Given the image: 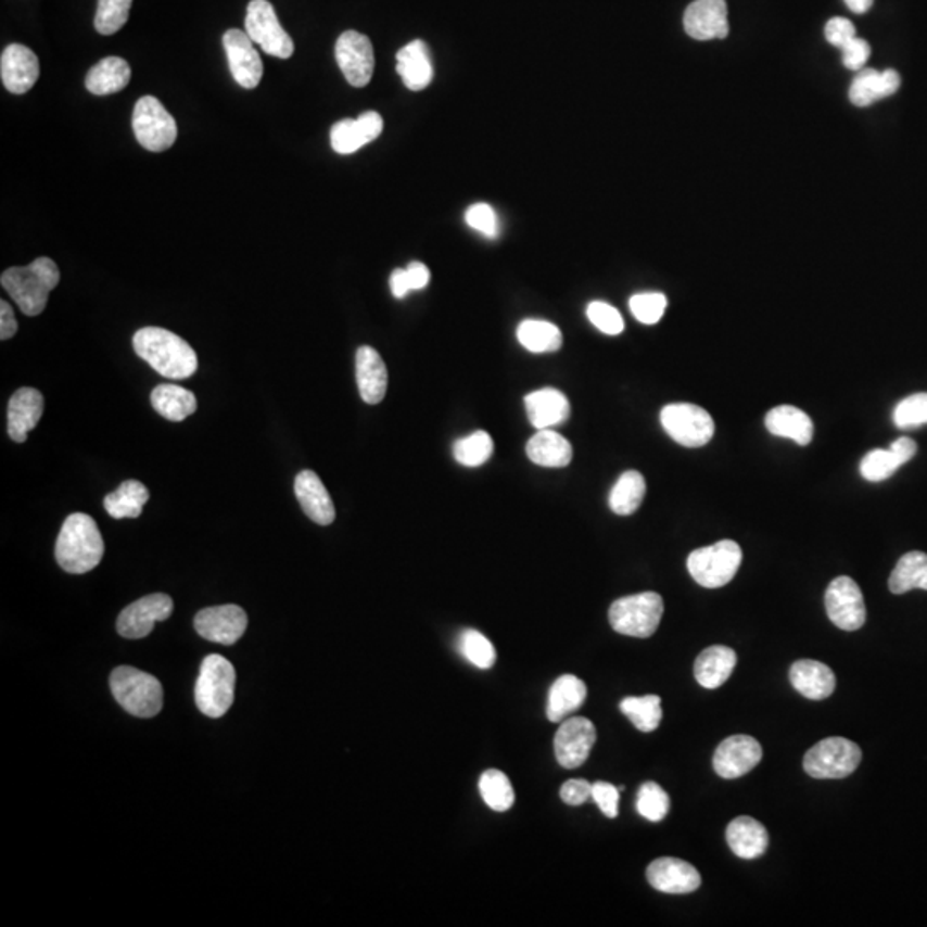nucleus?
Segmentation results:
<instances>
[{
	"mask_svg": "<svg viewBox=\"0 0 927 927\" xmlns=\"http://www.w3.org/2000/svg\"><path fill=\"white\" fill-rule=\"evenodd\" d=\"M132 345L136 354L162 377L185 380L196 373V353L176 333L158 327H144L132 336Z\"/></svg>",
	"mask_w": 927,
	"mask_h": 927,
	"instance_id": "nucleus-1",
	"label": "nucleus"
},
{
	"mask_svg": "<svg viewBox=\"0 0 927 927\" xmlns=\"http://www.w3.org/2000/svg\"><path fill=\"white\" fill-rule=\"evenodd\" d=\"M105 554L102 533L87 513H71L55 543L59 566L69 574H87L102 562Z\"/></svg>",
	"mask_w": 927,
	"mask_h": 927,
	"instance_id": "nucleus-2",
	"label": "nucleus"
},
{
	"mask_svg": "<svg viewBox=\"0 0 927 927\" xmlns=\"http://www.w3.org/2000/svg\"><path fill=\"white\" fill-rule=\"evenodd\" d=\"M59 280L58 265L46 256L29 263L28 267L8 268L0 277L2 288L26 316H38L46 309L49 294L58 288Z\"/></svg>",
	"mask_w": 927,
	"mask_h": 927,
	"instance_id": "nucleus-3",
	"label": "nucleus"
},
{
	"mask_svg": "<svg viewBox=\"0 0 927 927\" xmlns=\"http://www.w3.org/2000/svg\"><path fill=\"white\" fill-rule=\"evenodd\" d=\"M111 690L115 701L132 716L153 719L162 711L164 690L158 678L150 673L132 666H119L112 672Z\"/></svg>",
	"mask_w": 927,
	"mask_h": 927,
	"instance_id": "nucleus-4",
	"label": "nucleus"
},
{
	"mask_svg": "<svg viewBox=\"0 0 927 927\" xmlns=\"http://www.w3.org/2000/svg\"><path fill=\"white\" fill-rule=\"evenodd\" d=\"M236 670L220 655H209L203 660L198 675L194 699L198 710L209 719H220L234 702Z\"/></svg>",
	"mask_w": 927,
	"mask_h": 927,
	"instance_id": "nucleus-5",
	"label": "nucleus"
},
{
	"mask_svg": "<svg viewBox=\"0 0 927 927\" xmlns=\"http://www.w3.org/2000/svg\"><path fill=\"white\" fill-rule=\"evenodd\" d=\"M663 598L658 593L646 592L639 595L617 599L610 607L608 620L613 631L622 636L651 637L663 617Z\"/></svg>",
	"mask_w": 927,
	"mask_h": 927,
	"instance_id": "nucleus-6",
	"label": "nucleus"
},
{
	"mask_svg": "<svg viewBox=\"0 0 927 927\" xmlns=\"http://www.w3.org/2000/svg\"><path fill=\"white\" fill-rule=\"evenodd\" d=\"M742 563V550L732 539L694 550L687 558V569L699 586L708 589L726 586Z\"/></svg>",
	"mask_w": 927,
	"mask_h": 927,
	"instance_id": "nucleus-7",
	"label": "nucleus"
},
{
	"mask_svg": "<svg viewBox=\"0 0 927 927\" xmlns=\"http://www.w3.org/2000/svg\"><path fill=\"white\" fill-rule=\"evenodd\" d=\"M862 751L858 744L843 737L821 740L804 755V770L820 779H840L852 775L861 764Z\"/></svg>",
	"mask_w": 927,
	"mask_h": 927,
	"instance_id": "nucleus-8",
	"label": "nucleus"
},
{
	"mask_svg": "<svg viewBox=\"0 0 927 927\" xmlns=\"http://www.w3.org/2000/svg\"><path fill=\"white\" fill-rule=\"evenodd\" d=\"M132 129L138 143L149 152H165L177 140L176 119L155 97H143L136 102Z\"/></svg>",
	"mask_w": 927,
	"mask_h": 927,
	"instance_id": "nucleus-9",
	"label": "nucleus"
},
{
	"mask_svg": "<svg viewBox=\"0 0 927 927\" xmlns=\"http://www.w3.org/2000/svg\"><path fill=\"white\" fill-rule=\"evenodd\" d=\"M660 421L670 439L682 447H704L714 435V421L710 412L694 404H670L663 407Z\"/></svg>",
	"mask_w": 927,
	"mask_h": 927,
	"instance_id": "nucleus-10",
	"label": "nucleus"
},
{
	"mask_svg": "<svg viewBox=\"0 0 927 927\" xmlns=\"http://www.w3.org/2000/svg\"><path fill=\"white\" fill-rule=\"evenodd\" d=\"M246 34L268 55L289 59L294 54V41L280 25L276 9L268 0H251L246 13Z\"/></svg>",
	"mask_w": 927,
	"mask_h": 927,
	"instance_id": "nucleus-11",
	"label": "nucleus"
},
{
	"mask_svg": "<svg viewBox=\"0 0 927 927\" xmlns=\"http://www.w3.org/2000/svg\"><path fill=\"white\" fill-rule=\"evenodd\" d=\"M826 613L841 631H858L866 624V604L861 587L847 575L834 579L825 595Z\"/></svg>",
	"mask_w": 927,
	"mask_h": 927,
	"instance_id": "nucleus-12",
	"label": "nucleus"
},
{
	"mask_svg": "<svg viewBox=\"0 0 927 927\" xmlns=\"http://www.w3.org/2000/svg\"><path fill=\"white\" fill-rule=\"evenodd\" d=\"M336 64L351 87L363 88L371 81L374 52L370 38L357 31H345L335 43Z\"/></svg>",
	"mask_w": 927,
	"mask_h": 927,
	"instance_id": "nucleus-13",
	"label": "nucleus"
},
{
	"mask_svg": "<svg viewBox=\"0 0 927 927\" xmlns=\"http://www.w3.org/2000/svg\"><path fill=\"white\" fill-rule=\"evenodd\" d=\"M174 601L164 593L144 596L124 608L117 619V632L126 639H143L153 631L156 622H164L173 615Z\"/></svg>",
	"mask_w": 927,
	"mask_h": 927,
	"instance_id": "nucleus-14",
	"label": "nucleus"
},
{
	"mask_svg": "<svg viewBox=\"0 0 927 927\" xmlns=\"http://www.w3.org/2000/svg\"><path fill=\"white\" fill-rule=\"evenodd\" d=\"M596 742V728L592 720L572 716L563 720L555 734V758L566 770H575L586 763Z\"/></svg>",
	"mask_w": 927,
	"mask_h": 927,
	"instance_id": "nucleus-15",
	"label": "nucleus"
},
{
	"mask_svg": "<svg viewBox=\"0 0 927 927\" xmlns=\"http://www.w3.org/2000/svg\"><path fill=\"white\" fill-rule=\"evenodd\" d=\"M247 615L238 605L205 608L194 619V628L203 639L217 645L232 646L244 636Z\"/></svg>",
	"mask_w": 927,
	"mask_h": 927,
	"instance_id": "nucleus-16",
	"label": "nucleus"
},
{
	"mask_svg": "<svg viewBox=\"0 0 927 927\" xmlns=\"http://www.w3.org/2000/svg\"><path fill=\"white\" fill-rule=\"evenodd\" d=\"M761 760L763 749L754 737L734 735L720 744L713 755V767L722 778L734 779L752 772Z\"/></svg>",
	"mask_w": 927,
	"mask_h": 927,
	"instance_id": "nucleus-17",
	"label": "nucleus"
},
{
	"mask_svg": "<svg viewBox=\"0 0 927 927\" xmlns=\"http://www.w3.org/2000/svg\"><path fill=\"white\" fill-rule=\"evenodd\" d=\"M224 47L236 82L246 90L258 87L263 76V62L250 35L241 29H229L224 35Z\"/></svg>",
	"mask_w": 927,
	"mask_h": 927,
	"instance_id": "nucleus-18",
	"label": "nucleus"
},
{
	"mask_svg": "<svg viewBox=\"0 0 927 927\" xmlns=\"http://www.w3.org/2000/svg\"><path fill=\"white\" fill-rule=\"evenodd\" d=\"M646 878L655 890L669 894H687L701 887V874L689 862L661 858L652 861Z\"/></svg>",
	"mask_w": 927,
	"mask_h": 927,
	"instance_id": "nucleus-19",
	"label": "nucleus"
},
{
	"mask_svg": "<svg viewBox=\"0 0 927 927\" xmlns=\"http://www.w3.org/2000/svg\"><path fill=\"white\" fill-rule=\"evenodd\" d=\"M684 28L694 40L728 37L731 26L726 0H694L684 14Z\"/></svg>",
	"mask_w": 927,
	"mask_h": 927,
	"instance_id": "nucleus-20",
	"label": "nucleus"
},
{
	"mask_svg": "<svg viewBox=\"0 0 927 927\" xmlns=\"http://www.w3.org/2000/svg\"><path fill=\"white\" fill-rule=\"evenodd\" d=\"M40 76L37 54L28 47L13 43L4 49L0 58V78L5 90L23 94L35 87Z\"/></svg>",
	"mask_w": 927,
	"mask_h": 927,
	"instance_id": "nucleus-21",
	"label": "nucleus"
},
{
	"mask_svg": "<svg viewBox=\"0 0 927 927\" xmlns=\"http://www.w3.org/2000/svg\"><path fill=\"white\" fill-rule=\"evenodd\" d=\"M356 380L359 395L366 404L382 403L389 385V373L382 356L370 345H363L356 353Z\"/></svg>",
	"mask_w": 927,
	"mask_h": 927,
	"instance_id": "nucleus-22",
	"label": "nucleus"
},
{
	"mask_svg": "<svg viewBox=\"0 0 927 927\" xmlns=\"http://www.w3.org/2000/svg\"><path fill=\"white\" fill-rule=\"evenodd\" d=\"M43 415V395L35 389H20L14 392L8 407V433L14 442H26L29 431L37 428Z\"/></svg>",
	"mask_w": 927,
	"mask_h": 927,
	"instance_id": "nucleus-23",
	"label": "nucleus"
},
{
	"mask_svg": "<svg viewBox=\"0 0 927 927\" xmlns=\"http://www.w3.org/2000/svg\"><path fill=\"white\" fill-rule=\"evenodd\" d=\"M294 492H296L297 500H300L304 513L313 522L330 525L335 521V507H333L332 497H330L316 472L309 471V469L301 471L294 481Z\"/></svg>",
	"mask_w": 927,
	"mask_h": 927,
	"instance_id": "nucleus-24",
	"label": "nucleus"
},
{
	"mask_svg": "<svg viewBox=\"0 0 927 927\" xmlns=\"http://www.w3.org/2000/svg\"><path fill=\"white\" fill-rule=\"evenodd\" d=\"M524 404L528 418L536 430H550L566 423L571 416L569 398L557 389L536 390L525 395Z\"/></svg>",
	"mask_w": 927,
	"mask_h": 927,
	"instance_id": "nucleus-25",
	"label": "nucleus"
},
{
	"mask_svg": "<svg viewBox=\"0 0 927 927\" xmlns=\"http://www.w3.org/2000/svg\"><path fill=\"white\" fill-rule=\"evenodd\" d=\"M790 682L797 693L813 701L829 698L837 687L834 670L816 660L796 661L790 666Z\"/></svg>",
	"mask_w": 927,
	"mask_h": 927,
	"instance_id": "nucleus-26",
	"label": "nucleus"
},
{
	"mask_svg": "<svg viewBox=\"0 0 927 927\" xmlns=\"http://www.w3.org/2000/svg\"><path fill=\"white\" fill-rule=\"evenodd\" d=\"M899 73L894 69L879 71L861 69L850 85V102L858 107H867L878 100L888 99L900 88Z\"/></svg>",
	"mask_w": 927,
	"mask_h": 927,
	"instance_id": "nucleus-27",
	"label": "nucleus"
},
{
	"mask_svg": "<svg viewBox=\"0 0 927 927\" xmlns=\"http://www.w3.org/2000/svg\"><path fill=\"white\" fill-rule=\"evenodd\" d=\"M737 665V652L726 646H710L699 655L694 677L704 689H719L731 678Z\"/></svg>",
	"mask_w": 927,
	"mask_h": 927,
	"instance_id": "nucleus-28",
	"label": "nucleus"
},
{
	"mask_svg": "<svg viewBox=\"0 0 927 927\" xmlns=\"http://www.w3.org/2000/svg\"><path fill=\"white\" fill-rule=\"evenodd\" d=\"M397 73L409 90L421 91L433 79L430 49L423 40H415L398 50Z\"/></svg>",
	"mask_w": 927,
	"mask_h": 927,
	"instance_id": "nucleus-29",
	"label": "nucleus"
},
{
	"mask_svg": "<svg viewBox=\"0 0 927 927\" xmlns=\"http://www.w3.org/2000/svg\"><path fill=\"white\" fill-rule=\"evenodd\" d=\"M726 841L740 859H758L770 846L766 828L754 817L740 816L726 828Z\"/></svg>",
	"mask_w": 927,
	"mask_h": 927,
	"instance_id": "nucleus-30",
	"label": "nucleus"
},
{
	"mask_svg": "<svg viewBox=\"0 0 927 927\" xmlns=\"http://www.w3.org/2000/svg\"><path fill=\"white\" fill-rule=\"evenodd\" d=\"M766 428L773 435L793 440L800 447L813 442V419L799 407L778 406L770 410L766 415Z\"/></svg>",
	"mask_w": 927,
	"mask_h": 927,
	"instance_id": "nucleus-31",
	"label": "nucleus"
},
{
	"mask_svg": "<svg viewBox=\"0 0 927 927\" xmlns=\"http://www.w3.org/2000/svg\"><path fill=\"white\" fill-rule=\"evenodd\" d=\"M531 462L542 468H566L574 457L569 440L551 430H539L525 445Z\"/></svg>",
	"mask_w": 927,
	"mask_h": 927,
	"instance_id": "nucleus-32",
	"label": "nucleus"
},
{
	"mask_svg": "<svg viewBox=\"0 0 927 927\" xmlns=\"http://www.w3.org/2000/svg\"><path fill=\"white\" fill-rule=\"evenodd\" d=\"M587 698V687L575 675H562L554 682L548 693L546 716L554 723L563 722L569 714L577 711Z\"/></svg>",
	"mask_w": 927,
	"mask_h": 927,
	"instance_id": "nucleus-33",
	"label": "nucleus"
},
{
	"mask_svg": "<svg viewBox=\"0 0 927 927\" xmlns=\"http://www.w3.org/2000/svg\"><path fill=\"white\" fill-rule=\"evenodd\" d=\"M131 81V67L120 58L102 59L91 67L87 88L93 94H112L124 90Z\"/></svg>",
	"mask_w": 927,
	"mask_h": 927,
	"instance_id": "nucleus-34",
	"label": "nucleus"
},
{
	"mask_svg": "<svg viewBox=\"0 0 927 927\" xmlns=\"http://www.w3.org/2000/svg\"><path fill=\"white\" fill-rule=\"evenodd\" d=\"M152 406L158 415L164 416L168 421H174V423L185 421L198 409L196 397H194L193 392H189L179 385H173V383H164V385H158L153 390Z\"/></svg>",
	"mask_w": 927,
	"mask_h": 927,
	"instance_id": "nucleus-35",
	"label": "nucleus"
},
{
	"mask_svg": "<svg viewBox=\"0 0 927 927\" xmlns=\"http://www.w3.org/2000/svg\"><path fill=\"white\" fill-rule=\"evenodd\" d=\"M150 492L143 483L136 480L124 481L119 488L112 492L103 500V507L114 519L140 518L143 507L149 501Z\"/></svg>",
	"mask_w": 927,
	"mask_h": 927,
	"instance_id": "nucleus-36",
	"label": "nucleus"
},
{
	"mask_svg": "<svg viewBox=\"0 0 927 927\" xmlns=\"http://www.w3.org/2000/svg\"><path fill=\"white\" fill-rule=\"evenodd\" d=\"M888 587L893 595H905L911 589L927 592V554L911 551L903 555L891 572Z\"/></svg>",
	"mask_w": 927,
	"mask_h": 927,
	"instance_id": "nucleus-37",
	"label": "nucleus"
},
{
	"mask_svg": "<svg viewBox=\"0 0 927 927\" xmlns=\"http://www.w3.org/2000/svg\"><path fill=\"white\" fill-rule=\"evenodd\" d=\"M645 477L637 471H627L613 484L608 504L617 516H632L639 509L640 504L645 500Z\"/></svg>",
	"mask_w": 927,
	"mask_h": 927,
	"instance_id": "nucleus-38",
	"label": "nucleus"
},
{
	"mask_svg": "<svg viewBox=\"0 0 927 927\" xmlns=\"http://www.w3.org/2000/svg\"><path fill=\"white\" fill-rule=\"evenodd\" d=\"M518 341L530 353H555L562 347V332L550 321L524 320L519 325Z\"/></svg>",
	"mask_w": 927,
	"mask_h": 927,
	"instance_id": "nucleus-39",
	"label": "nucleus"
},
{
	"mask_svg": "<svg viewBox=\"0 0 927 927\" xmlns=\"http://www.w3.org/2000/svg\"><path fill=\"white\" fill-rule=\"evenodd\" d=\"M480 792L483 797L484 804L493 809L495 813H505L509 811L516 800L512 784L509 776L501 773L500 770H486L480 778Z\"/></svg>",
	"mask_w": 927,
	"mask_h": 927,
	"instance_id": "nucleus-40",
	"label": "nucleus"
},
{
	"mask_svg": "<svg viewBox=\"0 0 927 927\" xmlns=\"http://www.w3.org/2000/svg\"><path fill=\"white\" fill-rule=\"evenodd\" d=\"M620 711L634 723L637 731L655 732L663 719L660 696H640V698H625L620 702Z\"/></svg>",
	"mask_w": 927,
	"mask_h": 927,
	"instance_id": "nucleus-41",
	"label": "nucleus"
},
{
	"mask_svg": "<svg viewBox=\"0 0 927 927\" xmlns=\"http://www.w3.org/2000/svg\"><path fill=\"white\" fill-rule=\"evenodd\" d=\"M493 456V440L486 431H474L454 444V457L466 468H480Z\"/></svg>",
	"mask_w": 927,
	"mask_h": 927,
	"instance_id": "nucleus-42",
	"label": "nucleus"
},
{
	"mask_svg": "<svg viewBox=\"0 0 927 927\" xmlns=\"http://www.w3.org/2000/svg\"><path fill=\"white\" fill-rule=\"evenodd\" d=\"M459 648L464 658L481 670L492 669L497 660V651L493 648L492 640L474 628H466L460 634Z\"/></svg>",
	"mask_w": 927,
	"mask_h": 927,
	"instance_id": "nucleus-43",
	"label": "nucleus"
},
{
	"mask_svg": "<svg viewBox=\"0 0 927 927\" xmlns=\"http://www.w3.org/2000/svg\"><path fill=\"white\" fill-rule=\"evenodd\" d=\"M636 805L637 813L645 820L651 821V823H660L669 814L670 797L660 785L655 784V782H646V784L640 785L639 792H637Z\"/></svg>",
	"mask_w": 927,
	"mask_h": 927,
	"instance_id": "nucleus-44",
	"label": "nucleus"
},
{
	"mask_svg": "<svg viewBox=\"0 0 927 927\" xmlns=\"http://www.w3.org/2000/svg\"><path fill=\"white\" fill-rule=\"evenodd\" d=\"M132 0H99L94 29L100 35H114L128 23Z\"/></svg>",
	"mask_w": 927,
	"mask_h": 927,
	"instance_id": "nucleus-45",
	"label": "nucleus"
},
{
	"mask_svg": "<svg viewBox=\"0 0 927 927\" xmlns=\"http://www.w3.org/2000/svg\"><path fill=\"white\" fill-rule=\"evenodd\" d=\"M899 457L894 456L891 448H874L861 462V474L871 483L888 480L894 472L902 468Z\"/></svg>",
	"mask_w": 927,
	"mask_h": 927,
	"instance_id": "nucleus-46",
	"label": "nucleus"
},
{
	"mask_svg": "<svg viewBox=\"0 0 927 927\" xmlns=\"http://www.w3.org/2000/svg\"><path fill=\"white\" fill-rule=\"evenodd\" d=\"M894 427L914 430L927 424V394H914L903 398L893 410Z\"/></svg>",
	"mask_w": 927,
	"mask_h": 927,
	"instance_id": "nucleus-47",
	"label": "nucleus"
},
{
	"mask_svg": "<svg viewBox=\"0 0 927 927\" xmlns=\"http://www.w3.org/2000/svg\"><path fill=\"white\" fill-rule=\"evenodd\" d=\"M666 301L665 294L661 292H643L636 294L628 301V308L637 321L645 325H655L661 320V316L665 315Z\"/></svg>",
	"mask_w": 927,
	"mask_h": 927,
	"instance_id": "nucleus-48",
	"label": "nucleus"
},
{
	"mask_svg": "<svg viewBox=\"0 0 927 927\" xmlns=\"http://www.w3.org/2000/svg\"><path fill=\"white\" fill-rule=\"evenodd\" d=\"M330 140H332V149L341 155H351L368 144L356 119L339 120L330 132Z\"/></svg>",
	"mask_w": 927,
	"mask_h": 927,
	"instance_id": "nucleus-49",
	"label": "nucleus"
},
{
	"mask_svg": "<svg viewBox=\"0 0 927 927\" xmlns=\"http://www.w3.org/2000/svg\"><path fill=\"white\" fill-rule=\"evenodd\" d=\"M587 318L599 332L607 333V335H619V333L624 332V318L613 306L604 303V301H593L587 306Z\"/></svg>",
	"mask_w": 927,
	"mask_h": 927,
	"instance_id": "nucleus-50",
	"label": "nucleus"
},
{
	"mask_svg": "<svg viewBox=\"0 0 927 927\" xmlns=\"http://www.w3.org/2000/svg\"><path fill=\"white\" fill-rule=\"evenodd\" d=\"M466 223L471 229L478 230L486 238L495 239L500 232L497 214L488 203H477L466 212Z\"/></svg>",
	"mask_w": 927,
	"mask_h": 927,
	"instance_id": "nucleus-51",
	"label": "nucleus"
},
{
	"mask_svg": "<svg viewBox=\"0 0 927 927\" xmlns=\"http://www.w3.org/2000/svg\"><path fill=\"white\" fill-rule=\"evenodd\" d=\"M592 799L595 800L605 816L612 817V820L619 816L620 790L612 784H608V782L593 784Z\"/></svg>",
	"mask_w": 927,
	"mask_h": 927,
	"instance_id": "nucleus-52",
	"label": "nucleus"
},
{
	"mask_svg": "<svg viewBox=\"0 0 927 927\" xmlns=\"http://www.w3.org/2000/svg\"><path fill=\"white\" fill-rule=\"evenodd\" d=\"M869 55V43L859 37L852 38L846 47H841V58H843V64H846L847 69H864Z\"/></svg>",
	"mask_w": 927,
	"mask_h": 927,
	"instance_id": "nucleus-53",
	"label": "nucleus"
},
{
	"mask_svg": "<svg viewBox=\"0 0 927 927\" xmlns=\"http://www.w3.org/2000/svg\"><path fill=\"white\" fill-rule=\"evenodd\" d=\"M825 37L828 43L837 47V49H841V47H846L858 35H855V26L849 20H846V17H834L826 25Z\"/></svg>",
	"mask_w": 927,
	"mask_h": 927,
	"instance_id": "nucleus-54",
	"label": "nucleus"
},
{
	"mask_svg": "<svg viewBox=\"0 0 927 927\" xmlns=\"http://www.w3.org/2000/svg\"><path fill=\"white\" fill-rule=\"evenodd\" d=\"M560 797L569 805H583L593 797V784L587 779H567L560 788Z\"/></svg>",
	"mask_w": 927,
	"mask_h": 927,
	"instance_id": "nucleus-55",
	"label": "nucleus"
},
{
	"mask_svg": "<svg viewBox=\"0 0 927 927\" xmlns=\"http://www.w3.org/2000/svg\"><path fill=\"white\" fill-rule=\"evenodd\" d=\"M356 120L363 136H365L366 143H371V141L377 140L378 136L382 135L383 119L382 115L378 114V112H365Z\"/></svg>",
	"mask_w": 927,
	"mask_h": 927,
	"instance_id": "nucleus-56",
	"label": "nucleus"
},
{
	"mask_svg": "<svg viewBox=\"0 0 927 927\" xmlns=\"http://www.w3.org/2000/svg\"><path fill=\"white\" fill-rule=\"evenodd\" d=\"M17 321L14 318L13 308L8 301H0V339L9 341L11 336L16 335Z\"/></svg>",
	"mask_w": 927,
	"mask_h": 927,
	"instance_id": "nucleus-57",
	"label": "nucleus"
},
{
	"mask_svg": "<svg viewBox=\"0 0 927 927\" xmlns=\"http://www.w3.org/2000/svg\"><path fill=\"white\" fill-rule=\"evenodd\" d=\"M407 280H409L410 291H419L424 289L430 282V270L424 263L412 262L406 268Z\"/></svg>",
	"mask_w": 927,
	"mask_h": 927,
	"instance_id": "nucleus-58",
	"label": "nucleus"
},
{
	"mask_svg": "<svg viewBox=\"0 0 927 927\" xmlns=\"http://www.w3.org/2000/svg\"><path fill=\"white\" fill-rule=\"evenodd\" d=\"M890 448L893 450L894 456L899 457V460L902 464H907L909 460L914 459L915 454H917V444H915L914 440L909 439V436H902V439L894 440Z\"/></svg>",
	"mask_w": 927,
	"mask_h": 927,
	"instance_id": "nucleus-59",
	"label": "nucleus"
},
{
	"mask_svg": "<svg viewBox=\"0 0 927 927\" xmlns=\"http://www.w3.org/2000/svg\"><path fill=\"white\" fill-rule=\"evenodd\" d=\"M390 289L397 300H403L410 292L409 280H407L406 268H397L390 276Z\"/></svg>",
	"mask_w": 927,
	"mask_h": 927,
	"instance_id": "nucleus-60",
	"label": "nucleus"
},
{
	"mask_svg": "<svg viewBox=\"0 0 927 927\" xmlns=\"http://www.w3.org/2000/svg\"><path fill=\"white\" fill-rule=\"evenodd\" d=\"M874 0H846L847 8L855 14H864L873 8Z\"/></svg>",
	"mask_w": 927,
	"mask_h": 927,
	"instance_id": "nucleus-61",
	"label": "nucleus"
}]
</instances>
